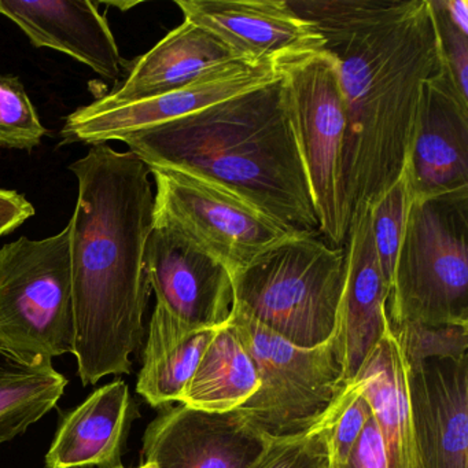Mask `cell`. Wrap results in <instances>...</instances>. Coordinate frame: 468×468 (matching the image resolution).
<instances>
[{
	"label": "cell",
	"instance_id": "cell-1",
	"mask_svg": "<svg viewBox=\"0 0 468 468\" xmlns=\"http://www.w3.org/2000/svg\"><path fill=\"white\" fill-rule=\"evenodd\" d=\"M335 58L346 108L344 186L350 216L401 176L423 84L440 70L429 0H289Z\"/></svg>",
	"mask_w": 468,
	"mask_h": 468
},
{
	"label": "cell",
	"instance_id": "cell-2",
	"mask_svg": "<svg viewBox=\"0 0 468 468\" xmlns=\"http://www.w3.org/2000/svg\"><path fill=\"white\" fill-rule=\"evenodd\" d=\"M79 183L70 218L73 356L84 386L131 374L144 335L150 289L144 248L153 229L150 171L133 153L92 146L69 166Z\"/></svg>",
	"mask_w": 468,
	"mask_h": 468
},
{
	"label": "cell",
	"instance_id": "cell-3",
	"mask_svg": "<svg viewBox=\"0 0 468 468\" xmlns=\"http://www.w3.org/2000/svg\"><path fill=\"white\" fill-rule=\"evenodd\" d=\"M147 168L187 172L231 191L298 235L320 237L282 76L122 139Z\"/></svg>",
	"mask_w": 468,
	"mask_h": 468
},
{
	"label": "cell",
	"instance_id": "cell-4",
	"mask_svg": "<svg viewBox=\"0 0 468 468\" xmlns=\"http://www.w3.org/2000/svg\"><path fill=\"white\" fill-rule=\"evenodd\" d=\"M345 272V248L294 235L232 278L234 306L297 346H319L335 335Z\"/></svg>",
	"mask_w": 468,
	"mask_h": 468
},
{
	"label": "cell",
	"instance_id": "cell-5",
	"mask_svg": "<svg viewBox=\"0 0 468 468\" xmlns=\"http://www.w3.org/2000/svg\"><path fill=\"white\" fill-rule=\"evenodd\" d=\"M386 316L390 328L468 325V188L413 199Z\"/></svg>",
	"mask_w": 468,
	"mask_h": 468
},
{
	"label": "cell",
	"instance_id": "cell-6",
	"mask_svg": "<svg viewBox=\"0 0 468 468\" xmlns=\"http://www.w3.org/2000/svg\"><path fill=\"white\" fill-rule=\"evenodd\" d=\"M69 224L46 239L0 249V350L27 361L75 352Z\"/></svg>",
	"mask_w": 468,
	"mask_h": 468
},
{
	"label": "cell",
	"instance_id": "cell-7",
	"mask_svg": "<svg viewBox=\"0 0 468 468\" xmlns=\"http://www.w3.org/2000/svg\"><path fill=\"white\" fill-rule=\"evenodd\" d=\"M229 323L260 379L254 396L235 410L271 438L311 429L346 386L335 338L319 346H297L235 306Z\"/></svg>",
	"mask_w": 468,
	"mask_h": 468
},
{
	"label": "cell",
	"instance_id": "cell-8",
	"mask_svg": "<svg viewBox=\"0 0 468 468\" xmlns=\"http://www.w3.org/2000/svg\"><path fill=\"white\" fill-rule=\"evenodd\" d=\"M287 116L325 242L342 248L350 226L344 186L347 117L336 61L328 51L282 70Z\"/></svg>",
	"mask_w": 468,
	"mask_h": 468
},
{
	"label": "cell",
	"instance_id": "cell-9",
	"mask_svg": "<svg viewBox=\"0 0 468 468\" xmlns=\"http://www.w3.org/2000/svg\"><path fill=\"white\" fill-rule=\"evenodd\" d=\"M149 171L155 182L153 226L179 232L223 264L231 278L298 235L209 180L176 169Z\"/></svg>",
	"mask_w": 468,
	"mask_h": 468
},
{
	"label": "cell",
	"instance_id": "cell-10",
	"mask_svg": "<svg viewBox=\"0 0 468 468\" xmlns=\"http://www.w3.org/2000/svg\"><path fill=\"white\" fill-rule=\"evenodd\" d=\"M144 271L157 305L144 356L171 349L193 334L223 327L231 319V275L179 232L153 226L144 248Z\"/></svg>",
	"mask_w": 468,
	"mask_h": 468
},
{
	"label": "cell",
	"instance_id": "cell-11",
	"mask_svg": "<svg viewBox=\"0 0 468 468\" xmlns=\"http://www.w3.org/2000/svg\"><path fill=\"white\" fill-rule=\"evenodd\" d=\"M283 67L276 62L237 59L213 69L194 83L168 94L114 108L81 106L65 119L64 144H106L131 133L182 119L243 92L281 78Z\"/></svg>",
	"mask_w": 468,
	"mask_h": 468
},
{
	"label": "cell",
	"instance_id": "cell-12",
	"mask_svg": "<svg viewBox=\"0 0 468 468\" xmlns=\"http://www.w3.org/2000/svg\"><path fill=\"white\" fill-rule=\"evenodd\" d=\"M185 20L209 31L238 58L287 65L324 50L317 29L289 0H177Z\"/></svg>",
	"mask_w": 468,
	"mask_h": 468
},
{
	"label": "cell",
	"instance_id": "cell-13",
	"mask_svg": "<svg viewBox=\"0 0 468 468\" xmlns=\"http://www.w3.org/2000/svg\"><path fill=\"white\" fill-rule=\"evenodd\" d=\"M271 437L237 410L210 413L166 407L144 435V456L157 468H251Z\"/></svg>",
	"mask_w": 468,
	"mask_h": 468
},
{
	"label": "cell",
	"instance_id": "cell-14",
	"mask_svg": "<svg viewBox=\"0 0 468 468\" xmlns=\"http://www.w3.org/2000/svg\"><path fill=\"white\" fill-rule=\"evenodd\" d=\"M405 169L413 199L468 188V102L442 68L421 89Z\"/></svg>",
	"mask_w": 468,
	"mask_h": 468
},
{
	"label": "cell",
	"instance_id": "cell-15",
	"mask_svg": "<svg viewBox=\"0 0 468 468\" xmlns=\"http://www.w3.org/2000/svg\"><path fill=\"white\" fill-rule=\"evenodd\" d=\"M420 468H468V355L408 366Z\"/></svg>",
	"mask_w": 468,
	"mask_h": 468
},
{
	"label": "cell",
	"instance_id": "cell-16",
	"mask_svg": "<svg viewBox=\"0 0 468 468\" xmlns=\"http://www.w3.org/2000/svg\"><path fill=\"white\" fill-rule=\"evenodd\" d=\"M345 248V286L335 338L345 383L360 371L388 327V289L380 271L368 204L353 209Z\"/></svg>",
	"mask_w": 468,
	"mask_h": 468
},
{
	"label": "cell",
	"instance_id": "cell-17",
	"mask_svg": "<svg viewBox=\"0 0 468 468\" xmlns=\"http://www.w3.org/2000/svg\"><path fill=\"white\" fill-rule=\"evenodd\" d=\"M97 6L87 0H0V15L13 21L35 48L67 54L101 78L117 80L124 61Z\"/></svg>",
	"mask_w": 468,
	"mask_h": 468
},
{
	"label": "cell",
	"instance_id": "cell-18",
	"mask_svg": "<svg viewBox=\"0 0 468 468\" xmlns=\"http://www.w3.org/2000/svg\"><path fill=\"white\" fill-rule=\"evenodd\" d=\"M237 59L240 58L215 35L185 20L133 62L122 84L91 106L108 109L160 97Z\"/></svg>",
	"mask_w": 468,
	"mask_h": 468
},
{
	"label": "cell",
	"instance_id": "cell-19",
	"mask_svg": "<svg viewBox=\"0 0 468 468\" xmlns=\"http://www.w3.org/2000/svg\"><path fill=\"white\" fill-rule=\"evenodd\" d=\"M135 416L130 388L119 379L97 388L65 415L46 453V468H112Z\"/></svg>",
	"mask_w": 468,
	"mask_h": 468
},
{
	"label": "cell",
	"instance_id": "cell-20",
	"mask_svg": "<svg viewBox=\"0 0 468 468\" xmlns=\"http://www.w3.org/2000/svg\"><path fill=\"white\" fill-rule=\"evenodd\" d=\"M353 380L371 408L385 445L388 468H420L408 391V364L390 327Z\"/></svg>",
	"mask_w": 468,
	"mask_h": 468
},
{
	"label": "cell",
	"instance_id": "cell-21",
	"mask_svg": "<svg viewBox=\"0 0 468 468\" xmlns=\"http://www.w3.org/2000/svg\"><path fill=\"white\" fill-rule=\"evenodd\" d=\"M260 386L256 364L231 323L218 328L180 404L210 413L242 407Z\"/></svg>",
	"mask_w": 468,
	"mask_h": 468
},
{
	"label": "cell",
	"instance_id": "cell-22",
	"mask_svg": "<svg viewBox=\"0 0 468 468\" xmlns=\"http://www.w3.org/2000/svg\"><path fill=\"white\" fill-rule=\"evenodd\" d=\"M68 383L53 361L27 363L0 350V445L48 415L64 396Z\"/></svg>",
	"mask_w": 468,
	"mask_h": 468
},
{
	"label": "cell",
	"instance_id": "cell-23",
	"mask_svg": "<svg viewBox=\"0 0 468 468\" xmlns=\"http://www.w3.org/2000/svg\"><path fill=\"white\" fill-rule=\"evenodd\" d=\"M216 331L218 328L199 331L171 349L144 356L136 391L154 408L171 407L175 402L180 404Z\"/></svg>",
	"mask_w": 468,
	"mask_h": 468
},
{
	"label": "cell",
	"instance_id": "cell-24",
	"mask_svg": "<svg viewBox=\"0 0 468 468\" xmlns=\"http://www.w3.org/2000/svg\"><path fill=\"white\" fill-rule=\"evenodd\" d=\"M412 202L410 176L404 168L401 176L391 185V187L388 188L374 204L369 205L375 249L383 279L388 284V294L393 284L397 257Z\"/></svg>",
	"mask_w": 468,
	"mask_h": 468
},
{
	"label": "cell",
	"instance_id": "cell-25",
	"mask_svg": "<svg viewBox=\"0 0 468 468\" xmlns=\"http://www.w3.org/2000/svg\"><path fill=\"white\" fill-rule=\"evenodd\" d=\"M341 393L311 429L271 438L267 451L251 468H328V430L338 413Z\"/></svg>",
	"mask_w": 468,
	"mask_h": 468
},
{
	"label": "cell",
	"instance_id": "cell-26",
	"mask_svg": "<svg viewBox=\"0 0 468 468\" xmlns=\"http://www.w3.org/2000/svg\"><path fill=\"white\" fill-rule=\"evenodd\" d=\"M46 133L20 79L0 75V147L32 152Z\"/></svg>",
	"mask_w": 468,
	"mask_h": 468
},
{
	"label": "cell",
	"instance_id": "cell-27",
	"mask_svg": "<svg viewBox=\"0 0 468 468\" xmlns=\"http://www.w3.org/2000/svg\"><path fill=\"white\" fill-rule=\"evenodd\" d=\"M408 366L429 358L468 355V325L407 323L390 328Z\"/></svg>",
	"mask_w": 468,
	"mask_h": 468
},
{
	"label": "cell",
	"instance_id": "cell-28",
	"mask_svg": "<svg viewBox=\"0 0 468 468\" xmlns=\"http://www.w3.org/2000/svg\"><path fill=\"white\" fill-rule=\"evenodd\" d=\"M371 415V408L361 394L358 383L355 380L347 383L341 393L335 420L328 430V468L341 467L346 463Z\"/></svg>",
	"mask_w": 468,
	"mask_h": 468
},
{
	"label": "cell",
	"instance_id": "cell-29",
	"mask_svg": "<svg viewBox=\"0 0 468 468\" xmlns=\"http://www.w3.org/2000/svg\"><path fill=\"white\" fill-rule=\"evenodd\" d=\"M429 4L440 46L441 68L457 94L468 102V34L449 20L443 0H429Z\"/></svg>",
	"mask_w": 468,
	"mask_h": 468
},
{
	"label": "cell",
	"instance_id": "cell-30",
	"mask_svg": "<svg viewBox=\"0 0 468 468\" xmlns=\"http://www.w3.org/2000/svg\"><path fill=\"white\" fill-rule=\"evenodd\" d=\"M336 468H388L385 445H383L374 416L371 415L367 421L346 463Z\"/></svg>",
	"mask_w": 468,
	"mask_h": 468
},
{
	"label": "cell",
	"instance_id": "cell-31",
	"mask_svg": "<svg viewBox=\"0 0 468 468\" xmlns=\"http://www.w3.org/2000/svg\"><path fill=\"white\" fill-rule=\"evenodd\" d=\"M34 215V205L26 197L0 188V238L12 234Z\"/></svg>",
	"mask_w": 468,
	"mask_h": 468
},
{
	"label": "cell",
	"instance_id": "cell-32",
	"mask_svg": "<svg viewBox=\"0 0 468 468\" xmlns=\"http://www.w3.org/2000/svg\"><path fill=\"white\" fill-rule=\"evenodd\" d=\"M446 15L449 20L460 29L468 34V5L465 0H443Z\"/></svg>",
	"mask_w": 468,
	"mask_h": 468
},
{
	"label": "cell",
	"instance_id": "cell-33",
	"mask_svg": "<svg viewBox=\"0 0 468 468\" xmlns=\"http://www.w3.org/2000/svg\"><path fill=\"white\" fill-rule=\"evenodd\" d=\"M112 468H125V467H124V465L119 464V465H114V467H112ZM136 468H157V465H155L154 463L144 462V464L139 465V467H136Z\"/></svg>",
	"mask_w": 468,
	"mask_h": 468
},
{
	"label": "cell",
	"instance_id": "cell-34",
	"mask_svg": "<svg viewBox=\"0 0 468 468\" xmlns=\"http://www.w3.org/2000/svg\"><path fill=\"white\" fill-rule=\"evenodd\" d=\"M116 5V6H120V7H122V9H124V6H122V5H119V4H114ZM136 4H127L125 5V7H133L135 6Z\"/></svg>",
	"mask_w": 468,
	"mask_h": 468
}]
</instances>
